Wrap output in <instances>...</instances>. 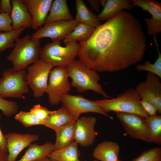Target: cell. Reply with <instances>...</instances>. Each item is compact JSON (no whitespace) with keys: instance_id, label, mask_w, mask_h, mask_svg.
Masks as SVG:
<instances>
[{"instance_id":"cell-43","label":"cell","mask_w":161,"mask_h":161,"mask_svg":"<svg viewBox=\"0 0 161 161\" xmlns=\"http://www.w3.org/2000/svg\"><path fill=\"white\" fill-rule=\"evenodd\" d=\"M1 0H0V8L1 5Z\"/></svg>"},{"instance_id":"cell-34","label":"cell","mask_w":161,"mask_h":161,"mask_svg":"<svg viewBox=\"0 0 161 161\" xmlns=\"http://www.w3.org/2000/svg\"><path fill=\"white\" fill-rule=\"evenodd\" d=\"M12 20L10 15L5 13H0V32L13 30Z\"/></svg>"},{"instance_id":"cell-7","label":"cell","mask_w":161,"mask_h":161,"mask_svg":"<svg viewBox=\"0 0 161 161\" xmlns=\"http://www.w3.org/2000/svg\"><path fill=\"white\" fill-rule=\"evenodd\" d=\"M53 67L40 58L28 67L26 80L35 97H40L46 92L49 73Z\"/></svg>"},{"instance_id":"cell-27","label":"cell","mask_w":161,"mask_h":161,"mask_svg":"<svg viewBox=\"0 0 161 161\" xmlns=\"http://www.w3.org/2000/svg\"><path fill=\"white\" fill-rule=\"evenodd\" d=\"M26 29L22 27L11 31L0 32V52L14 47L15 42Z\"/></svg>"},{"instance_id":"cell-31","label":"cell","mask_w":161,"mask_h":161,"mask_svg":"<svg viewBox=\"0 0 161 161\" xmlns=\"http://www.w3.org/2000/svg\"><path fill=\"white\" fill-rule=\"evenodd\" d=\"M131 161H161V148L157 147L144 151Z\"/></svg>"},{"instance_id":"cell-35","label":"cell","mask_w":161,"mask_h":161,"mask_svg":"<svg viewBox=\"0 0 161 161\" xmlns=\"http://www.w3.org/2000/svg\"><path fill=\"white\" fill-rule=\"evenodd\" d=\"M140 103L143 109L149 116L157 114V109L154 105L144 99H141Z\"/></svg>"},{"instance_id":"cell-6","label":"cell","mask_w":161,"mask_h":161,"mask_svg":"<svg viewBox=\"0 0 161 161\" xmlns=\"http://www.w3.org/2000/svg\"><path fill=\"white\" fill-rule=\"evenodd\" d=\"M27 73L25 69L16 71L13 67L3 71L0 78V97L25 98L24 95L29 92Z\"/></svg>"},{"instance_id":"cell-26","label":"cell","mask_w":161,"mask_h":161,"mask_svg":"<svg viewBox=\"0 0 161 161\" xmlns=\"http://www.w3.org/2000/svg\"><path fill=\"white\" fill-rule=\"evenodd\" d=\"M96 28L80 23L63 40L65 46L74 41H78L84 42L87 41L91 36Z\"/></svg>"},{"instance_id":"cell-1","label":"cell","mask_w":161,"mask_h":161,"mask_svg":"<svg viewBox=\"0 0 161 161\" xmlns=\"http://www.w3.org/2000/svg\"><path fill=\"white\" fill-rule=\"evenodd\" d=\"M79 44V60L97 72H117L136 64L143 59L147 47L140 21L123 10Z\"/></svg>"},{"instance_id":"cell-15","label":"cell","mask_w":161,"mask_h":161,"mask_svg":"<svg viewBox=\"0 0 161 161\" xmlns=\"http://www.w3.org/2000/svg\"><path fill=\"white\" fill-rule=\"evenodd\" d=\"M97 120L96 117L89 116L81 117L76 120L75 140L81 146H89L94 142L97 135L95 129Z\"/></svg>"},{"instance_id":"cell-13","label":"cell","mask_w":161,"mask_h":161,"mask_svg":"<svg viewBox=\"0 0 161 161\" xmlns=\"http://www.w3.org/2000/svg\"><path fill=\"white\" fill-rule=\"evenodd\" d=\"M134 6L140 7L151 14V18H145L147 34L157 35L161 32V3L156 0H131Z\"/></svg>"},{"instance_id":"cell-8","label":"cell","mask_w":161,"mask_h":161,"mask_svg":"<svg viewBox=\"0 0 161 161\" xmlns=\"http://www.w3.org/2000/svg\"><path fill=\"white\" fill-rule=\"evenodd\" d=\"M68 78L66 67L55 66L51 70L46 93L52 105L58 104L62 97L70 91Z\"/></svg>"},{"instance_id":"cell-11","label":"cell","mask_w":161,"mask_h":161,"mask_svg":"<svg viewBox=\"0 0 161 161\" xmlns=\"http://www.w3.org/2000/svg\"><path fill=\"white\" fill-rule=\"evenodd\" d=\"M118 119L127 133L132 137L153 143L152 136L145 121V118L131 113L116 112Z\"/></svg>"},{"instance_id":"cell-17","label":"cell","mask_w":161,"mask_h":161,"mask_svg":"<svg viewBox=\"0 0 161 161\" xmlns=\"http://www.w3.org/2000/svg\"><path fill=\"white\" fill-rule=\"evenodd\" d=\"M12 10L10 15L13 30L22 27L31 28L32 17L23 0H11Z\"/></svg>"},{"instance_id":"cell-10","label":"cell","mask_w":161,"mask_h":161,"mask_svg":"<svg viewBox=\"0 0 161 161\" xmlns=\"http://www.w3.org/2000/svg\"><path fill=\"white\" fill-rule=\"evenodd\" d=\"M79 23L74 19L46 24L33 33L31 38L32 39L40 40L43 38H49L52 41H61L72 31Z\"/></svg>"},{"instance_id":"cell-41","label":"cell","mask_w":161,"mask_h":161,"mask_svg":"<svg viewBox=\"0 0 161 161\" xmlns=\"http://www.w3.org/2000/svg\"><path fill=\"white\" fill-rule=\"evenodd\" d=\"M38 161H52V160L48 157H47Z\"/></svg>"},{"instance_id":"cell-36","label":"cell","mask_w":161,"mask_h":161,"mask_svg":"<svg viewBox=\"0 0 161 161\" xmlns=\"http://www.w3.org/2000/svg\"><path fill=\"white\" fill-rule=\"evenodd\" d=\"M12 10V6L10 0H1L0 13H5L10 15Z\"/></svg>"},{"instance_id":"cell-28","label":"cell","mask_w":161,"mask_h":161,"mask_svg":"<svg viewBox=\"0 0 161 161\" xmlns=\"http://www.w3.org/2000/svg\"><path fill=\"white\" fill-rule=\"evenodd\" d=\"M145 123L153 138V143L161 144V116L156 114L145 118Z\"/></svg>"},{"instance_id":"cell-42","label":"cell","mask_w":161,"mask_h":161,"mask_svg":"<svg viewBox=\"0 0 161 161\" xmlns=\"http://www.w3.org/2000/svg\"><path fill=\"white\" fill-rule=\"evenodd\" d=\"M92 161H100L98 160L95 159V160H93Z\"/></svg>"},{"instance_id":"cell-3","label":"cell","mask_w":161,"mask_h":161,"mask_svg":"<svg viewBox=\"0 0 161 161\" xmlns=\"http://www.w3.org/2000/svg\"><path fill=\"white\" fill-rule=\"evenodd\" d=\"M42 49L40 40L32 39L27 34L16 40L14 48L7 59L11 62L14 70L19 71L38 61Z\"/></svg>"},{"instance_id":"cell-23","label":"cell","mask_w":161,"mask_h":161,"mask_svg":"<svg viewBox=\"0 0 161 161\" xmlns=\"http://www.w3.org/2000/svg\"><path fill=\"white\" fill-rule=\"evenodd\" d=\"M78 144L74 140L64 148L53 151L48 157L56 161H80L79 158L80 153Z\"/></svg>"},{"instance_id":"cell-38","label":"cell","mask_w":161,"mask_h":161,"mask_svg":"<svg viewBox=\"0 0 161 161\" xmlns=\"http://www.w3.org/2000/svg\"><path fill=\"white\" fill-rule=\"evenodd\" d=\"M87 1L94 10L97 12L99 11L100 0H88Z\"/></svg>"},{"instance_id":"cell-4","label":"cell","mask_w":161,"mask_h":161,"mask_svg":"<svg viewBox=\"0 0 161 161\" xmlns=\"http://www.w3.org/2000/svg\"><path fill=\"white\" fill-rule=\"evenodd\" d=\"M141 100L135 89H129L114 98L93 101L107 113L113 111L133 114L145 118L149 115L140 105Z\"/></svg>"},{"instance_id":"cell-40","label":"cell","mask_w":161,"mask_h":161,"mask_svg":"<svg viewBox=\"0 0 161 161\" xmlns=\"http://www.w3.org/2000/svg\"><path fill=\"white\" fill-rule=\"evenodd\" d=\"M107 1L106 0H100V4H101L102 6L104 7L106 6Z\"/></svg>"},{"instance_id":"cell-12","label":"cell","mask_w":161,"mask_h":161,"mask_svg":"<svg viewBox=\"0 0 161 161\" xmlns=\"http://www.w3.org/2000/svg\"><path fill=\"white\" fill-rule=\"evenodd\" d=\"M159 78L148 72L145 80L139 83L135 90L141 99H144L156 106L157 113L161 114V83Z\"/></svg>"},{"instance_id":"cell-33","label":"cell","mask_w":161,"mask_h":161,"mask_svg":"<svg viewBox=\"0 0 161 161\" xmlns=\"http://www.w3.org/2000/svg\"><path fill=\"white\" fill-rule=\"evenodd\" d=\"M54 111L49 110L47 108L40 104L34 105L30 111L32 114L44 122L49 117Z\"/></svg>"},{"instance_id":"cell-16","label":"cell","mask_w":161,"mask_h":161,"mask_svg":"<svg viewBox=\"0 0 161 161\" xmlns=\"http://www.w3.org/2000/svg\"><path fill=\"white\" fill-rule=\"evenodd\" d=\"M32 17L31 28L37 30L45 24L53 0H23Z\"/></svg>"},{"instance_id":"cell-32","label":"cell","mask_w":161,"mask_h":161,"mask_svg":"<svg viewBox=\"0 0 161 161\" xmlns=\"http://www.w3.org/2000/svg\"><path fill=\"white\" fill-rule=\"evenodd\" d=\"M18 109L17 102L5 100L0 97V110L5 116L12 117L17 112Z\"/></svg>"},{"instance_id":"cell-20","label":"cell","mask_w":161,"mask_h":161,"mask_svg":"<svg viewBox=\"0 0 161 161\" xmlns=\"http://www.w3.org/2000/svg\"><path fill=\"white\" fill-rule=\"evenodd\" d=\"M53 145L50 142L41 145L31 144L21 158L16 161H38L48 157L53 151Z\"/></svg>"},{"instance_id":"cell-30","label":"cell","mask_w":161,"mask_h":161,"mask_svg":"<svg viewBox=\"0 0 161 161\" xmlns=\"http://www.w3.org/2000/svg\"><path fill=\"white\" fill-rule=\"evenodd\" d=\"M15 118L27 127L36 125H43L44 123L30 112L21 111L15 115Z\"/></svg>"},{"instance_id":"cell-18","label":"cell","mask_w":161,"mask_h":161,"mask_svg":"<svg viewBox=\"0 0 161 161\" xmlns=\"http://www.w3.org/2000/svg\"><path fill=\"white\" fill-rule=\"evenodd\" d=\"M120 146L115 142L104 141L95 148L93 157L100 161H118Z\"/></svg>"},{"instance_id":"cell-45","label":"cell","mask_w":161,"mask_h":161,"mask_svg":"<svg viewBox=\"0 0 161 161\" xmlns=\"http://www.w3.org/2000/svg\"><path fill=\"white\" fill-rule=\"evenodd\" d=\"M52 160V161H55V160Z\"/></svg>"},{"instance_id":"cell-39","label":"cell","mask_w":161,"mask_h":161,"mask_svg":"<svg viewBox=\"0 0 161 161\" xmlns=\"http://www.w3.org/2000/svg\"><path fill=\"white\" fill-rule=\"evenodd\" d=\"M8 152L0 148V161H7Z\"/></svg>"},{"instance_id":"cell-5","label":"cell","mask_w":161,"mask_h":161,"mask_svg":"<svg viewBox=\"0 0 161 161\" xmlns=\"http://www.w3.org/2000/svg\"><path fill=\"white\" fill-rule=\"evenodd\" d=\"M61 41H52L45 45L42 49L40 58L54 67H67L78 55L80 45L77 41L65 47L61 46Z\"/></svg>"},{"instance_id":"cell-24","label":"cell","mask_w":161,"mask_h":161,"mask_svg":"<svg viewBox=\"0 0 161 161\" xmlns=\"http://www.w3.org/2000/svg\"><path fill=\"white\" fill-rule=\"evenodd\" d=\"M75 2L77 13L75 20L95 28L101 24V21L87 8L83 1L76 0Z\"/></svg>"},{"instance_id":"cell-29","label":"cell","mask_w":161,"mask_h":161,"mask_svg":"<svg viewBox=\"0 0 161 161\" xmlns=\"http://www.w3.org/2000/svg\"><path fill=\"white\" fill-rule=\"evenodd\" d=\"M153 37V40L157 48L158 54V58L154 64H151L149 61H147L143 64H137L136 68L139 71H146L154 74L161 78V53L160 51L157 35L154 36Z\"/></svg>"},{"instance_id":"cell-19","label":"cell","mask_w":161,"mask_h":161,"mask_svg":"<svg viewBox=\"0 0 161 161\" xmlns=\"http://www.w3.org/2000/svg\"><path fill=\"white\" fill-rule=\"evenodd\" d=\"M134 7L131 0H108L103 9L97 17L100 21H107L123 10H131Z\"/></svg>"},{"instance_id":"cell-9","label":"cell","mask_w":161,"mask_h":161,"mask_svg":"<svg viewBox=\"0 0 161 161\" xmlns=\"http://www.w3.org/2000/svg\"><path fill=\"white\" fill-rule=\"evenodd\" d=\"M60 102L62 104V107L75 120L82 113L89 112L98 113L113 118L93 100L81 95H72L67 93L62 97Z\"/></svg>"},{"instance_id":"cell-44","label":"cell","mask_w":161,"mask_h":161,"mask_svg":"<svg viewBox=\"0 0 161 161\" xmlns=\"http://www.w3.org/2000/svg\"><path fill=\"white\" fill-rule=\"evenodd\" d=\"M118 161H122L121 160H118Z\"/></svg>"},{"instance_id":"cell-2","label":"cell","mask_w":161,"mask_h":161,"mask_svg":"<svg viewBox=\"0 0 161 161\" xmlns=\"http://www.w3.org/2000/svg\"><path fill=\"white\" fill-rule=\"evenodd\" d=\"M71 86L79 93L92 90L106 99L112 98L104 91L98 81L100 77L97 72L88 67L80 60H75L66 67Z\"/></svg>"},{"instance_id":"cell-25","label":"cell","mask_w":161,"mask_h":161,"mask_svg":"<svg viewBox=\"0 0 161 161\" xmlns=\"http://www.w3.org/2000/svg\"><path fill=\"white\" fill-rule=\"evenodd\" d=\"M75 120L62 107L53 112L44 122L43 125L55 131L62 126Z\"/></svg>"},{"instance_id":"cell-37","label":"cell","mask_w":161,"mask_h":161,"mask_svg":"<svg viewBox=\"0 0 161 161\" xmlns=\"http://www.w3.org/2000/svg\"><path fill=\"white\" fill-rule=\"evenodd\" d=\"M1 116L0 114V120ZM0 148L3 151L7 152L6 146V139L5 135L2 132L0 128Z\"/></svg>"},{"instance_id":"cell-14","label":"cell","mask_w":161,"mask_h":161,"mask_svg":"<svg viewBox=\"0 0 161 161\" xmlns=\"http://www.w3.org/2000/svg\"><path fill=\"white\" fill-rule=\"evenodd\" d=\"M5 135L8 152L7 161H16L20 153L29 147L33 142L38 140L36 134L10 132Z\"/></svg>"},{"instance_id":"cell-22","label":"cell","mask_w":161,"mask_h":161,"mask_svg":"<svg viewBox=\"0 0 161 161\" xmlns=\"http://www.w3.org/2000/svg\"><path fill=\"white\" fill-rule=\"evenodd\" d=\"M73 20L68 7L66 0H55L53 2L45 24L55 21Z\"/></svg>"},{"instance_id":"cell-21","label":"cell","mask_w":161,"mask_h":161,"mask_svg":"<svg viewBox=\"0 0 161 161\" xmlns=\"http://www.w3.org/2000/svg\"><path fill=\"white\" fill-rule=\"evenodd\" d=\"M76 121L68 123L55 131L56 139L53 151H57L68 145L75 140Z\"/></svg>"}]
</instances>
